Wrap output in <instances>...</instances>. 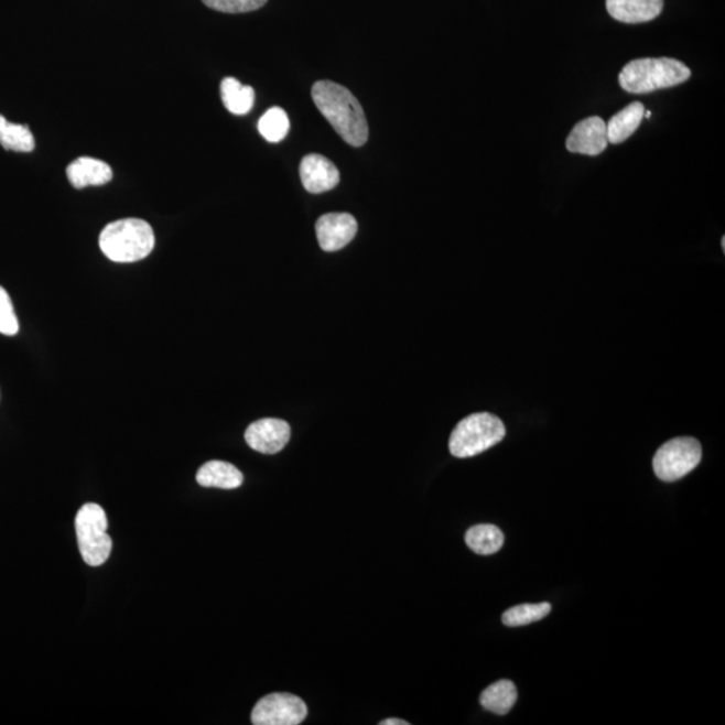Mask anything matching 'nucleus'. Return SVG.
I'll list each match as a JSON object with an SVG mask.
<instances>
[{
	"label": "nucleus",
	"mask_w": 725,
	"mask_h": 725,
	"mask_svg": "<svg viewBox=\"0 0 725 725\" xmlns=\"http://www.w3.org/2000/svg\"><path fill=\"white\" fill-rule=\"evenodd\" d=\"M313 102L339 137L353 147H361L368 140V125L358 98L343 85L317 82L312 86Z\"/></svg>",
	"instance_id": "f257e3e1"
},
{
	"label": "nucleus",
	"mask_w": 725,
	"mask_h": 725,
	"mask_svg": "<svg viewBox=\"0 0 725 725\" xmlns=\"http://www.w3.org/2000/svg\"><path fill=\"white\" fill-rule=\"evenodd\" d=\"M691 78V69L674 58H641L631 61L619 73L620 88L628 94L645 95L673 88Z\"/></svg>",
	"instance_id": "f03ea898"
},
{
	"label": "nucleus",
	"mask_w": 725,
	"mask_h": 725,
	"mask_svg": "<svg viewBox=\"0 0 725 725\" xmlns=\"http://www.w3.org/2000/svg\"><path fill=\"white\" fill-rule=\"evenodd\" d=\"M155 248V235L143 219L128 218L109 224L100 235V249L119 263L144 260Z\"/></svg>",
	"instance_id": "7ed1b4c3"
},
{
	"label": "nucleus",
	"mask_w": 725,
	"mask_h": 725,
	"mask_svg": "<svg viewBox=\"0 0 725 725\" xmlns=\"http://www.w3.org/2000/svg\"><path fill=\"white\" fill-rule=\"evenodd\" d=\"M506 434V426L499 416L489 413L472 414L453 430L448 448L454 457H475L499 444Z\"/></svg>",
	"instance_id": "20e7f679"
},
{
	"label": "nucleus",
	"mask_w": 725,
	"mask_h": 725,
	"mask_svg": "<svg viewBox=\"0 0 725 725\" xmlns=\"http://www.w3.org/2000/svg\"><path fill=\"white\" fill-rule=\"evenodd\" d=\"M106 511L95 502L85 504L76 516V533L79 554L90 567L108 561L112 551V539L108 532Z\"/></svg>",
	"instance_id": "39448f33"
},
{
	"label": "nucleus",
	"mask_w": 725,
	"mask_h": 725,
	"mask_svg": "<svg viewBox=\"0 0 725 725\" xmlns=\"http://www.w3.org/2000/svg\"><path fill=\"white\" fill-rule=\"evenodd\" d=\"M702 457V445L696 439H673L657 451L653 469L661 481L674 483L696 469Z\"/></svg>",
	"instance_id": "423d86ee"
},
{
	"label": "nucleus",
	"mask_w": 725,
	"mask_h": 725,
	"mask_svg": "<svg viewBox=\"0 0 725 725\" xmlns=\"http://www.w3.org/2000/svg\"><path fill=\"white\" fill-rule=\"evenodd\" d=\"M309 708L291 693H272L262 697L251 712L255 725H299L305 721Z\"/></svg>",
	"instance_id": "0eeeda50"
},
{
	"label": "nucleus",
	"mask_w": 725,
	"mask_h": 725,
	"mask_svg": "<svg viewBox=\"0 0 725 725\" xmlns=\"http://www.w3.org/2000/svg\"><path fill=\"white\" fill-rule=\"evenodd\" d=\"M358 232V223L348 213H331L318 218L316 235L324 251H337L346 248Z\"/></svg>",
	"instance_id": "6e6552de"
},
{
	"label": "nucleus",
	"mask_w": 725,
	"mask_h": 725,
	"mask_svg": "<svg viewBox=\"0 0 725 725\" xmlns=\"http://www.w3.org/2000/svg\"><path fill=\"white\" fill-rule=\"evenodd\" d=\"M245 440L246 444L258 453L275 454L291 440V426L285 421L266 418L251 423L246 430Z\"/></svg>",
	"instance_id": "1a4fd4ad"
},
{
	"label": "nucleus",
	"mask_w": 725,
	"mask_h": 725,
	"mask_svg": "<svg viewBox=\"0 0 725 725\" xmlns=\"http://www.w3.org/2000/svg\"><path fill=\"white\" fill-rule=\"evenodd\" d=\"M607 145L606 122L598 116L577 122L565 141V149L570 152L587 156L599 155Z\"/></svg>",
	"instance_id": "9d476101"
},
{
	"label": "nucleus",
	"mask_w": 725,
	"mask_h": 725,
	"mask_svg": "<svg viewBox=\"0 0 725 725\" xmlns=\"http://www.w3.org/2000/svg\"><path fill=\"white\" fill-rule=\"evenodd\" d=\"M300 176L304 188L311 194L331 192L340 182V172L336 165L318 153L306 155L301 161Z\"/></svg>",
	"instance_id": "9b49d317"
},
{
	"label": "nucleus",
	"mask_w": 725,
	"mask_h": 725,
	"mask_svg": "<svg viewBox=\"0 0 725 725\" xmlns=\"http://www.w3.org/2000/svg\"><path fill=\"white\" fill-rule=\"evenodd\" d=\"M608 14L623 23H645L656 20L663 0H606Z\"/></svg>",
	"instance_id": "f8f14e48"
},
{
	"label": "nucleus",
	"mask_w": 725,
	"mask_h": 725,
	"mask_svg": "<svg viewBox=\"0 0 725 725\" xmlns=\"http://www.w3.org/2000/svg\"><path fill=\"white\" fill-rule=\"evenodd\" d=\"M67 180L78 190L88 186H102L112 181L113 172L109 164L94 158H78L67 165Z\"/></svg>",
	"instance_id": "ddd939ff"
},
{
	"label": "nucleus",
	"mask_w": 725,
	"mask_h": 725,
	"mask_svg": "<svg viewBox=\"0 0 725 725\" xmlns=\"http://www.w3.org/2000/svg\"><path fill=\"white\" fill-rule=\"evenodd\" d=\"M196 481L205 488L237 489L244 483V475L225 461H208L196 473Z\"/></svg>",
	"instance_id": "4468645a"
},
{
	"label": "nucleus",
	"mask_w": 725,
	"mask_h": 725,
	"mask_svg": "<svg viewBox=\"0 0 725 725\" xmlns=\"http://www.w3.org/2000/svg\"><path fill=\"white\" fill-rule=\"evenodd\" d=\"M645 107L640 101L631 102L630 106L620 110L606 122L608 144H620L628 140L641 126Z\"/></svg>",
	"instance_id": "2eb2a0df"
},
{
	"label": "nucleus",
	"mask_w": 725,
	"mask_h": 725,
	"mask_svg": "<svg viewBox=\"0 0 725 725\" xmlns=\"http://www.w3.org/2000/svg\"><path fill=\"white\" fill-rule=\"evenodd\" d=\"M220 96H223L226 109L232 115L249 113L255 106V89L249 85H242L232 77L225 78L220 84Z\"/></svg>",
	"instance_id": "dca6fc26"
},
{
	"label": "nucleus",
	"mask_w": 725,
	"mask_h": 725,
	"mask_svg": "<svg viewBox=\"0 0 725 725\" xmlns=\"http://www.w3.org/2000/svg\"><path fill=\"white\" fill-rule=\"evenodd\" d=\"M516 702H518V691L509 680H500L489 685L480 696L484 708L496 715H507Z\"/></svg>",
	"instance_id": "f3484780"
},
{
	"label": "nucleus",
	"mask_w": 725,
	"mask_h": 725,
	"mask_svg": "<svg viewBox=\"0 0 725 725\" xmlns=\"http://www.w3.org/2000/svg\"><path fill=\"white\" fill-rule=\"evenodd\" d=\"M465 542L478 555H494L500 551L504 544V533L496 526H475L466 532Z\"/></svg>",
	"instance_id": "a211bd4d"
},
{
	"label": "nucleus",
	"mask_w": 725,
	"mask_h": 725,
	"mask_svg": "<svg viewBox=\"0 0 725 725\" xmlns=\"http://www.w3.org/2000/svg\"><path fill=\"white\" fill-rule=\"evenodd\" d=\"M0 144L4 150L15 152H32L35 140L29 127L14 125L0 115Z\"/></svg>",
	"instance_id": "6ab92c4d"
},
{
	"label": "nucleus",
	"mask_w": 725,
	"mask_h": 725,
	"mask_svg": "<svg viewBox=\"0 0 725 725\" xmlns=\"http://www.w3.org/2000/svg\"><path fill=\"white\" fill-rule=\"evenodd\" d=\"M291 128L288 115L284 109L279 107L269 109L266 115L258 121V131L269 143H280L286 138Z\"/></svg>",
	"instance_id": "aec40b11"
},
{
	"label": "nucleus",
	"mask_w": 725,
	"mask_h": 725,
	"mask_svg": "<svg viewBox=\"0 0 725 725\" xmlns=\"http://www.w3.org/2000/svg\"><path fill=\"white\" fill-rule=\"evenodd\" d=\"M551 613V605L549 602L533 605H520L509 608L502 614V624L509 628H518V626H526L532 623L542 620Z\"/></svg>",
	"instance_id": "412c9836"
},
{
	"label": "nucleus",
	"mask_w": 725,
	"mask_h": 725,
	"mask_svg": "<svg viewBox=\"0 0 725 725\" xmlns=\"http://www.w3.org/2000/svg\"><path fill=\"white\" fill-rule=\"evenodd\" d=\"M202 2L215 11L241 14L263 8L268 0H202Z\"/></svg>",
	"instance_id": "4be33fe9"
},
{
	"label": "nucleus",
	"mask_w": 725,
	"mask_h": 725,
	"mask_svg": "<svg viewBox=\"0 0 725 725\" xmlns=\"http://www.w3.org/2000/svg\"><path fill=\"white\" fill-rule=\"evenodd\" d=\"M18 331H20V324H18L14 305L6 289L0 286V334L14 336Z\"/></svg>",
	"instance_id": "5701e85b"
},
{
	"label": "nucleus",
	"mask_w": 725,
	"mask_h": 725,
	"mask_svg": "<svg viewBox=\"0 0 725 725\" xmlns=\"http://www.w3.org/2000/svg\"><path fill=\"white\" fill-rule=\"evenodd\" d=\"M380 725H409V723L401 718H387V721L380 722Z\"/></svg>",
	"instance_id": "b1692460"
},
{
	"label": "nucleus",
	"mask_w": 725,
	"mask_h": 725,
	"mask_svg": "<svg viewBox=\"0 0 725 725\" xmlns=\"http://www.w3.org/2000/svg\"><path fill=\"white\" fill-rule=\"evenodd\" d=\"M643 118H647L648 120L651 119L650 110H647V112H645Z\"/></svg>",
	"instance_id": "393cba45"
},
{
	"label": "nucleus",
	"mask_w": 725,
	"mask_h": 725,
	"mask_svg": "<svg viewBox=\"0 0 725 725\" xmlns=\"http://www.w3.org/2000/svg\"><path fill=\"white\" fill-rule=\"evenodd\" d=\"M722 246H723V250H724L725 249V238H723Z\"/></svg>",
	"instance_id": "a878e982"
}]
</instances>
